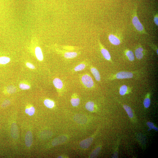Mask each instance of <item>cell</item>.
<instances>
[{
    "label": "cell",
    "mask_w": 158,
    "mask_h": 158,
    "mask_svg": "<svg viewBox=\"0 0 158 158\" xmlns=\"http://www.w3.org/2000/svg\"><path fill=\"white\" fill-rule=\"evenodd\" d=\"M71 100V103L74 107H77L80 103V100L79 98L75 94H74Z\"/></svg>",
    "instance_id": "17"
},
{
    "label": "cell",
    "mask_w": 158,
    "mask_h": 158,
    "mask_svg": "<svg viewBox=\"0 0 158 158\" xmlns=\"http://www.w3.org/2000/svg\"><path fill=\"white\" fill-rule=\"evenodd\" d=\"M154 21L155 25L158 26V18L157 15L154 18Z\"/></svg>",
    "instance_id": "33"
},
{
    "label": "cell",
    "mask_w": 158,
    "mask_h": 158,
    "mask_svg": "<svg viewBox=\"0 0 158 158\" xmlns=\"http://www.w3.org/2000/svg\"><path fill=\"white\" fill-rule=\"evenodd\" d=\"M19 87L20 89L23 90L29 89L30 88L29 85L23 83L20 84Z\"/></svg>",
    "instance_id": "30"
},
{
    "label": "cell",
    "mask_w": 158,
    "mask_h": 158,
    "mask_svg": "<svg viewBox=\"0 0 158 158\" xmlns=\"http://www.w3.org/2000/svg\"><path fill=\"white\" fill-rule=\"evenodd\" d=\"M125 55L128 59L130 61H133L135 59L134 54L133 52L129 50H127L126 51Z\"/></svg>",
    "instance_id": "20"
},
{
    "label": "cell",
    "mask_w": 158,
    "mask_h": 158,
    "mask_svg": "<svg viewBox=\"0 0 158 158\" xmlns=\"http://www.w3.org/2000/svg\"><path fill=\"white\" fill-rule=\"evenodd\" d=\"M101 52L103 57L109 61L111 60V58L110 54L107 49H106L103 47H101Z\"/></svg>",
    "instance_id": "12"
},
{
    "label": "cell",
    "mask_w": 158,
    "mask_h": 158,
    "mask_svg": "<svg viewBox=\"0 0 158 158\" xmlns=\"http://www.w3.org/2000/svg\"><path fill=\"white\" fill-rule=\"evenodd\" d=\"M124 108L128 116L130 119L133 118V114L132 110L130 107L126 105H123Z\"/></svg>",
    "instance_id": "18"
},
{
    "label": "cell",
    "mask_w": 158,
    "mask_h": 158,
    "mask_svg": "<svg viewBox=\"0 0 158 158\" xmlns=\"http://www.w3.org/2000/svg\"><path fill=\"white\" fill-rule=\"evenodd\" d=\"M53 83L57 89H61L63 87V84L61 80L58 78H56L53 81Z\"/></svg>",
    "instance_id": "13"
},
{
    "label": "cell",
    "mask_w": 158,
    "mask_h": 158,
    "mask_svg": "<svg viewBox=\"0 0 158 158\" xmlns=\"http://www.w3.org/2000/svg\"><path fill=\"white\" fill-rule=\"evenodd\" d=\"M130 91V88L126 85H123L120 87L119 90L120 94L121 95H124L128 93Z\"/></svg>",
    "instance_id": "15"
},
{
    "label": "cell",
    "mask_w": 158,
    "mask_h": 158,
    "mask_svg": "<svg viewBox=\"0 0 158 158\" xmlns=\"http://www.w3.org/2000/svg\"><path fill=\"white\" fill-rule=\"evenodd\" d=\"M108 39L110 42L113 45H118L121 43V41L119 39L113 34L110 35Z\"/></svg>",
    "instance_id": "10"
},
{
    "label": "cell",
    "mask_w": 158,
    "mask_h": 158,
    "mask_svg": "<svg viewBox=\"0 0 158 158\" xmlns=\"http://www.w3.org/2000/svg\"><path fill=\"white\" fill-rule=\"evenodd\" d=\"M135 54L138 59H141L144 56V49L143 47H139L135 50Z\"/></svg>",
    "instance_id": "9"
},
{
    "label": "cell",
    "mask_w": 158,
    "mask_h": 158,
    "mask_svg": "<svg viewBox=\"0 0 158 158\" xmlns=\"http://www.w3.org/2000/svg\"><path fill=\"white\" fill-rule=\"evenodd\" d=\"M74 119L78 123L81 124H83L87 123V118L84 115L79 114L75 116Z\"/></svg>",
    "instance_id": "7"
},
{
    "label": "cell",
    "mask_w": 158,
    "mask_h": 158,
    "mask_svg": "<svg viewBox=\"0 0 158 158\" xmlns=\"http://www.w3.org/2000/svg\"><path fill=\"white\" fill-rule=\"evenodd\" d=\"M35 54L36 57L39 60L42 61L43 59V57L42 52L41 49L39 47H37L35 50Z\"/></svg>",
    "instance_id": "16"
},
{
    "label": "cell",
    "mask_w": 158,
    "mask_h": 158,
    "mask_svg": "<svg viewBox=\"0 0 158 158\" xmlns=\"http://www.w3.org/2000/svg\"><path fill=\"white\" fill-rule=\"evenodd\" d=\"M11 135L13 138L17 139L19 137V133L17 126L15 123L12 124L11 128Z\"/></svg>",
    "instance_id": "6"
},
{
    "label": "cell",
    "mask_w": 158,
    "mask_h": 158,
    "mask_svg": "<svg viewBox=\"0 0 158 158\" xmlns=\"http://www.w3.org/2000/svg\"><path fill=\"white\" fill-rule=\"evenodd\" d=\"M132 22L133 25L136 29L140 32H143L144 31L143 27L137 17V14L134 16L132 20Z\"/></svg>",
    "instance_id": "4"
},
{
    "label": "cell",
    "mask_w": 158,
    "mask_h": 158,
    "mask_svg": "<svg viewBox=\"0 0 158 158\" xmlns=\"http://www.w3.org/2000/svg\"><path fill=\"white\" fill-rule=\"evenodd\" d=\"M78 53L76 52H67L64 54V56L68 59L73 58L77 56Z\"/></svg>",
    "instance_id": "19"
},
{
    "label": "cell",
    "mask_w": 158,
    "mask_h": 158,
    "mask_svg": "<svg viewBox=\"0 0 158 158\" xmlns=\"http://www.w3.org/2000/svg\"><path fill=\"white\" fill-rule=\"evenodd\" d=\"M95 104L93 102L90 101L86 104L85 107L88 111L90 112H93L94 110Z\"/></svg>",
    "instance_id": "21"
},
{
    "label": "cell",
    "mask_w": 158,
    "mask_h": 158,
    "mask_svg": "<svg viewBox=\"0 0 158 158\" xmlns=\"http://www.w3.org/2000/svg\"><path fill=\"white\" fill-rule=\"evenodd\" d=\"M81 80L83 85L88 88H92L94 85L92 78L90 76L87 74L82 76Z\"/></svg>",
    "instance_id": "2"
},
{
    "label": "cell",
    "mask_w": 158,
    "mask_h": 158,
    "mask_svg": "<svg viewBox=\"0 0 158 158\" xmlns=\"http://www.w3.org/2000/svg\"><path fill=\"white\" fill-rule=\"evenodd\" d=\"M91 71L96 80L98 81H100L101 76L98 70L95 67H91Z\"/></svg>",
    "instance_id": "11"
},
{
    "label": "cell",
    "mask_w": 158,
    "mask_h": 158,
    "mask_svg": "<svg viewBox=\"0 0 158 158\" xmlns=\"http://www.w3.org/2000/svg\"><path fill=\"white\" fill-rule=\"evenodd\" d=\"M136 72H135L122 71L118 72L111 76L108 78L110 80L115 79H125L132 78L134 77Z\"/></svg>",
    "instance_id": "1"
},
{
    "label": "cell",
    "mask_w": 158,
    "mask_h": 158,
    "mask_svg": "<svg viewBox=\"0 0 158 158\" xmlns=\"http://www.w3.org/2000/svg\"><path fill=\"white\" fill-rule=\"evenodd\" d=\"M52 135V133L49 131H43L41 133L40 137L42 139H47L50 138Z\"/></svg>",
    "instance_id": "22"
},
{
    "label": "cell",
    "mask_w": 158,
    "mask_h": 158,
    "mask_svg": "<svg viewBox=\"0 0 158 158\" xmlns=\"http://www.w3.org/2000/svg\"><path fill=\"white\" fill-rule=\"evenodd\" d=\"M44 104L46 107L49 108H52L55 105V103L54 102L49 99H46L44 102Z\"/></svg>",
    "instance_id": "24"
},
{
    "label": "cell",
    "mask_w": 158,
    "mask_h": 158,
    "mask_svg": "<svg viewBox=\"0 0 158 158\" xmlns=\"http://www.w3.org/2000/svg\"><path fill=\"white\" fill-rule=\"evenodd\" d=\"M86 67V65L85 64H80L75 67L74 70L76 72L81 71L84 69Z\"/></svg>",
    "instance_id": "26"
},
{
    "label": "cell",
    "mask_w": 158,
    "mask_h": 158,
    "mask_svg": "<svg viewBox=\"0 0 158 158\" xmlns=\"http://www.w3.org/2000/svg\"><path fill=\"white\" fill-rule=\"evenodd\" d=\"M35 112V108L33 107H32L26 109L25 112L30 116H32L34 114Z\"/></svg>",
    "instance_id": "28"
},
{
    "label": "cell",
    "mask_w": 158,
    "mask_h": 158,
    "mask_svg": "<svg viewBox=\"0 0 158 158\" xmlns=\"http://www.w3.org/2000/svg\"><path fill=\"white\" fill-rule=\"evenodd\" d=\"M16 90V88L13 85L8 86L7 88V92L9 94L14 93Z\"/></svg>",
    "instance_id": "27"
},
{
    "label": "cell",
    "mask_w": 158,
    "mask_h": 158,
    "mask_svg": "<svg viewBox=\"0 0 158 158\" xmlns=\"http://www.w3.org/2000/svg\"><path fill=\"white\" fill-rule=\"evenodd\" d=\"M150 96V93H148L146 95L145 98L144 100L143 105L144 107L147 108H149L151 105Z\"/></svg>",
    "instance_id": "14"
},
{
    "label": "cell",
    "mask_w": 158,
    "mask_h": 158,
    "mask_svg": "<svg viewBox=\"0 0 158 158\" xmlns=\"http://www.w3.org/2000/svg\"><path fill=\"white\" fill-rule=\"evenodd\" d=\"M10 61V58L6 57H0V64L4 65L9 63Z\"/></svg>",
    "instance_id": "25"
},
{
    "label": "cell",
    "mask_w": 158,
    "mask_h": 158,
    "mask_svg": "<svg viewBox=\"0 0 158 158\" xmlns=\"http://www.w3.org/2000/svg\"><path fill=\"white\" fill-rule=\"evenodd\" d=\"M101 145L99 146L96 148L91 154L89 157L94 158L97 157L98 155L99 154V152L101 150Z\"/></svg>",
    "instance_id": "23"
},
{
    "label": "cell",
    "mask_w": 158,
    "mask_h": 158,
    "mask_svg": "<svg viewBox=\"0 0 158 158\" xmlns=\"http://www.w3.org/2000/svg\"><path fill=\"white\" fill-rule=\"evenodd\" d=\"M98 131L99 130H98L92 136L81 141L79 143L80 147L82 148L87 149L90 146L91 144L93 142L94 138L95 136L96 135Z\"/></svg>",
    "instance_id": "3"
},
{
    "label": "cell",
    "mask_w": 158,
    "mask_h": 158,
    "mask_svg": "<svg viewBox=\"0 0 158 158\" xmlns=\"http://www.w3.org/2000/svg\"><path fill=\"white\" fill-rule=\"evenodd\" d=\"M25 142L28 147L31 146L33 142V136L31 131H28L26 135Z\"/></svg>",
    "instance_id": "8"
},
{
    "label": "cell",
    "mask_w": 158,
    "mask_h": 158,
    "mask_svg": "<svg viewBox=\"0 0 158 158\" xmlns=\"http://www.w3.org/2000/svg\"><path fill=\"white\" fill-rule=\"evenodd\" d=\"M68 138L65 135H61L55 138L52 142V145L53 146L59 145L62 144L67 140Z\"/></svg>",
    "instance_id": "5"
},
{
    "label": "cell",
    "mask_w": 158,
    "mask_h": 158,
    "mask_svg": "<svg viewBox=\"0 0 158 158\" xmlns=\"http://www.w3.org/2000/svg\"><path fill=\"white\" fill-rule=\"evenodd\" d=\"M11 102L9 100H6L4 101L1 105V107L2 108H5L9 106Z\"/></svg>",
    "instance_id": "31"
},
{
    "label": "cell",
    "mask_w": 158,
    "mask_h": 158,
    "mask_svg": "<svg viewBox=\"0 0 158 158\" xmlns=\"http://www.w3.org/2000/svg\"><path fill=\"white\" fill-rule=\"evenodd\" d=\"M26 66L27 67L31 69H35V66L31 63H26Z\"/></svg>",
    "instance_id": "32"
},
{
    "label": "cell",
    "mask_w": 158,
    "mask_h": 158,
    "mask_svg": "<svg viewBox=\"0 0 158 158\" xmlns=\"http://www.w3.org/2000/svg\"><path fill=\"white\" fill-rule=\"evenodd\" d=\"M147 124L149 128V129L148 130V131L151 130L153 129L156 131H158V128L154 125L153 123H151V122H148L147 123Z\"/></svg>",
    "instance_id": "29"
}]
</instances>
